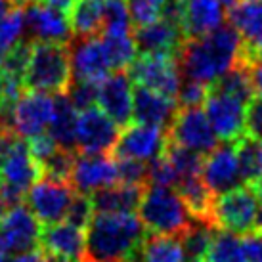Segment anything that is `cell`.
Listing matches in <instances>:
<instances>
[{"instance_id": "cell-1", "label": "cell", "mask_w": 262, "mask_h": 262, "mask_svg": "<svg viewBox=\"0 0 262 262\" xmlns=\"http://www.w3.org/2000/svg\"><path fill=\"white\" fill-rule=\"evenodd\" d=\"M243 40L230 23H222L219 29L203 37L188 38L178 54L180 71L186 79L211 86L233 66L241 63Z\"/></svg>"}, {"instance_id": "cell-2", "label": "cell", "mask_w": 262, "mask_h": 262, "mask_svg": "<svg viewBox=\"0 0 262 262\" xmlns=\"http://www.w3.org/2000/svg\"><path fill=\"white\" fill-rule=\"evenodd\" d=\"M86 230V260L90 262H128L147 237L136 214L96 212Z\"/></svg>"}, {"instance_id": "cell-3", "label": "cell", "mask_w": 262, "mask_h": 262, "mask_svg": "<svg viewBox=\"0 0 262 262\" xmlns=\"http://www.w3.org/2000/svg\"><path fill=\"white\" fill-rule=\"evenodd\" d=\"M69 44L59 42H33V52L23 86L33 92L44 94H67L73 82Z\"/></svg>"}, {"instance_id": "cell-4", "label": "cell", "mask_w": 262, "mask_h": 262, "mask_svg": "<svg viewBox=\"0 0 262 262\" xmlns=\"http://www.w3.org/2000/svg\"><path fill=\"white\" fill-rule=\"evenodd\" d=\"M138 219L151 235L182 237L193 219L174 188L146 186L138 207Z\"/></svg>"}, {"instance_id": "cell-5", "label": "cell", "mask_w": 262, "mask_h": 262, "mask_svg": "<svg viewBox=\"0 0 262 262\" xmlns=\"http://www.w3.org/2000/svg\"><path fill=\"white\" fill-rule=\"evenodd\" d=\"M260 199L262 197L251 184H241L239 188L220 193L214 197L212 203V226L216 230H226L239 235L255 232Z\"/></svg>"}, {"instance_id": "cell-6", "label": "cell", "mask_w": 262, "mask_h": 262, "mask_svg": "<svg viewBox=\"0 0 262 262\" xmlns=\"http://www.w3.org/2000/svg\"><path fill=\"white\" fill-rule=\"evenodd\" d=\"M44 176L42 167L29 149V144L23 140L14 151L10 153L2 165H0V193L6 199L10 207L21 205L35 184Z\"/></svg>"}, {"instance_id": "cell-7", "label": "cell", "mask_w": 262, "mask_h": 262, "mask_svg": "<svg viewBox=\"0 0 262 262\" xmlns=\"http://www.w3.org/2000/svg\"><path fill=\"white\" fill-rule=\"evenodd\" d=\"M167 136L170 144L186 147L203 157L219 147V136L212 130L203 107H188L176 111L172 123L167 128Z\"/></svg>"}, {"instance_id": "cell-8", "label": "cell", "mask_w": 262, "mask_h": 262, "mask_svg": "<svg viewBox=\"0 0 262 262\" xmlns=\"http://www.w3.org/2000/svg\"><path fill=\"white\" fill-rule=\"evenodd\" d=\"M128 77L140 86H146L153 92L176 100L180 90V63L174 56L159 54H138V58L128 67Z\"/></svg>"}, {"instance_id": "cell-9", "label": "cell", "mask_w": 262, "mask_h": 262, "mask_svg": "<svg viewBox=\"0 0 262 262\" xmlns=\"http://www.w3.org/2000/svg\"><path fill=\"white\" fill-rule=\"evenodd\" d=\"M75 188L69 182L56 180L50 176H42L33 188L27 191L25 201L31 212L37 216L40 224H56L63 222L67 209L75 197Z\"/></svg>"}, {"instance_id": "cell-10", "label": "cell", "mask_w": 262, "mask_h": 262, "mask_svg": "<svg viewBox=\"0 0 262 262\" xmlns=\"http://www.w3.org/2000/svg\"><path fill=\"white\" fill-rule=\"evenodd\" d=\"M203 110L219 140L235 144L245 136V111H247L245 102L209 88Z\"/></svg>"}, {"instance_id": "cell-11", "label": "cell", "mask_w": 262, "mask_h": 262, "mask_svg": "<svg viewBox=\"0 0 262 262\" xmlns=\"http://www.w3.org/2000/svg\"><path fill=\"white\" fill-rule=\"evenodd\" d=\"M121 126L115 124L100 107H90L79 113L77 121V151L82 155L111 153L119 140Z\"/></svg>"}, {"instance_id": "cell-12", "label": "cell", "mask_w": 262, "mask_h": 262, "mask_svg": "<svg viewBox=\"0 0 262 262\" xmlns=\"http://www.w3.org/2000/svg\"><path fill=\"white\" fill-rule=\"evenodd\" d=\"M167 130L147 124H128L119 134L111 155L115 159H132L149 163L165 153L167 147Z\"/></svg>"}, {"instance_id": "cell-13", "label": "cell", "mask_w": 262, "mask_h": 262, "mask_svg": "<svg viewBox=\"0 0 262 262\" xmlns=\"http://www.w3.org/2000/svg\"><path fill=\"white\" fill-rule=\"evenodd\" d=\"M54 119V96L25 90L14 103V132L25 140L46 134Z\"/></svg>"}, {"instance_id": "cell-14", "label": "cell", "mask_w": 262, "mask_h": 262, "mask_svg": "<svg viewBox=\"0 0 262 262\" xmlns=\"http://www.w3.org/2000/svg\"><path fill=\"white\" fill-rule=\"evenodd\" d=\"M40 222L29 207L15 205L0 222V243L8 249L10 255L31 253L40 243Z\"/></svg>"}, {"instance_id": "cell-15", "label": "cell", "mask_w": 262, "mask_h": 262, "mask_svg": "<svg viewBox=\"0 0 262 262\" xmlns=\"http://www.w3.org/2000/svg\"><path fill=\"white\" fill-rule=\"evenodd\" d=\"M71 69L75 80L102 82L111 73V61L102 37H75L69 42Z\"/></svg>"}, {"instance_id": "cell-16", "label": "cell", "mask_w": 262, "mask_h": 262, "mask_svg": "<svg viewBox=\"0 0 262 262\" xmlns=\"http://www.w3.org/2000/svg\"><path fill=\"white\" fill-rule=\"evenodd\" d=\"M69 184L79 193L92 195L94 191L119 184L117 159L111 153L105 155H82L79 153L75 159Z\"/></svg>"}, {"instance_id": "cell-17", "label": "cell", "mask_w": 262, "mask_h": 262, "mask_svg": "<svg viewBox=\"0 0 262 262\" xmlns=\"http://www.w3.org/2000/svg\"><path fill=\"white\" fill-rule=\"evenodd\" d=\"M201 178L207 184V188L212 191V195H220V193H226V191L245 184L243 176H241L235 144L224 142L222 146L209 153L203 161Z\"/></svg>"}, {"instance_id": "cell-18", "label": "cell", "mask_w": 262, "mask_h": 262, "mask_svg": "<svg viewBox=\"0 0 262 262\" xmlns=\"http://www.w3.org/2000/svg\"><path fill=\"white\" fill-rule=\"evenodd\" d=\"M228 19L243 40L241 63L251 67L262 56V0H241L228 12Z\"/></svg>"}, {"instance_id": "cell-19", "label": "cell", "mask_w": 262, "mask_h": 262, "mask_svg": "<svg viewBox=\"0 0 262 262\" xmlns=\"http://www.w3.org/2000/svg\"><path fill=\"white\" fill-rule=\"evenodd\" d=\"M23 14H25V27L29 29V37L33 42H71V27L67 14L37 0H33L23 8Z\"/></svg>"}, {"instance_id": "cell-20", "label": "cell", "mask_w": 262, "mask_h": 262, "mask_svg": "<svg viewBox=\"0 0 262 262\" xmlns=\"http://www.w3.org/2000/svg\"><path fill=\"white\" fill-rule=\"evenodd\" d=\"M132 80L126 71L110 73L98 86V107L121 128L132 123Z\"/></svg>"}, {"instance_id": "cell-21", "label": "cell", "mask_w": 262, "mask_h": 262, "mask_svg": "<svg viewBox=\"0 0 262 262\" xmlns=\"http://www.w3.org/2000/svg\"><path fill=\"white\" fill-rule=\"evenodd\" d=\"M38 247L46 256L66 258L71 262L86 260V233L69 222L48 224L40 232Z\"/></svg>"}, {"instance_id": "cell-22", "label": "cell", "mask_w": 262, "mask_h": 262, "mask_svg": "<svg viewBox=\"0 0 262 262\" xmlns=\"http://www.w3.org/2000/svg\"><path fill=\"white\" fill-rule=\"evenodd\" d=\"M178 111V103L172 98L153 92L136 84L132 90V119L138 124L157 126L167 130Z\"/></svg>"}, {"instance_id": "cell-23", "label": "cell", "mask_w": 262, "mask_h": 262, "mask_svg": "<svg viewBox=\"0 0 262 262\" xmlns=\"http://www.w3.org/2000/svg\"><path fill=\"white\" fill-rule=\"evenodd\" d=\"M134 40H136L138 54H159V56L178 58L188 38L180 27L165 19H157L146 27H138L134 31Z\"/></svg>"}, {"instance_id": "cell-24", "label": "cell", "mask_w": 262, "mask_h": 262, "mask_svg": "<svg viewBox=\"0 0 262 262\" xmlns=\"http://www.w3.org/2000/svg\"><path fill=\"white\" fill-rule=\"evenodd\" d=\"M146 186H132V184H115L110 188L94 191L90 199L96 212H110V214H134L138 212L142 195Z\"/></svg>"}, {"instance_id": "cell-25", "label": "cell", "mask_w": 262, "mask_h": 262, "mask_svg": "<svg viewBox=\"0 0 262 262\" xmlns=\"http://www.w3.org/2000/svg\"><path fill=\"white\" fill-rule=\"evenodd\" d=\"M224 21L220 0H184V33L186 38L203 37L219 29Z\"/></svg>"}, {"instance_id": "cell-26", "label": "cell", "mask_w": 262, "mask_h": 262, "mask_svg": "<svg viewBox=\"0 0 262 262\" xmlns=\"http://www.w3.org/2000/svg\"><path fill=\"white\" fill-rule=\"evenodd\" d=\"M77 121H79V111L73 107L67 94L54 96V119L48 134L59 147L69 151L77 149Z\"/></svg>"}, {"instance_id": "cell-27", "label": "cell", "mask_w": 262, "mask_h": 262, "mask_svg": "<svg viewBox=\"0 0 262 262\" xmlns=\"http://www.w3.org/2000/svg\"><path fill=\"white\" fill-rule=\"evenodd\" d=\"M105 2L107 0H73L67 19L75 37H96L102 33Z\"/></svg>"}, {"instance_id": "cell-28", "label": "cell", "mask_w": 262, "mask_h": 262, "mask_svg": "<svg viewBox=\"0 0 262 262\" xmlns=\"http://www.w3.org/2000/svg\"><path fill=\"white\" fill-rule=\"evenodd\" d=\"M176 191L180 193L184 205L188 207L189 214L193 220L199 222H211V212H212V203L214 197L212 191L207 188V184L203 182L201 174L199 176H189V178H182L176 184Z\"/></svg>"}, {"instance_id": "cell-29", "label": "cell", "mask_w": 262, "mask_h": 262, "mask_svg": "<svg viewBox=\"0 0 262 262\" xmlns=\"http://www.w3.org/2000/svg\"><path fill=\"white\" fill-rule=\"evenodd\" d=\"M140 262H186L180 237L149 233L140 249Z\"/></svg>"}, {"instance_id": "cell-30", "label": "cell", "mask_w": 262, "mask_h": 262, "mask_svg": "<svg viewBox=\"0 0 262 262\" xmlns=\"http://www.w3.org/2000/svg\"><path fill=\"white\" fill-rule=\"evenodd\" d=\"M212 90L224 92L228 96H233L241 102L249 103L255 98V86H253V77H251V67L245 63L233 66L228 73H224L219 80H214L211 86Z\"/></svg>"}, {"instance_id": "cell-31", "label": "cell", "mask_w": 262, "mask_h": 262, "mask_svg": "<svg viewBox=\"0 0 262 262\" xmlns=\"http://www.w3.org/2000/svg\"><path fill=\"white\" fill-rule=\"evenodd\" d=\"M214 235H216V228L212 224L193 220L191 226H189L188 230L184 232L182 237H180L186 260H189V262L207 260V255H209V251H211Z\"/></svg>"}, {"instance_id": "cell-32", "label": "cell", "mask_w": 262, "mask_h": 262, "mask_svg": "<svg viewBox=\"0 0 262 262\" xmlns=\"http://www.w3.org/2000/svg\"><path fill=\"white\" fill-rule=\"evenodd\" d=\"M102 42L107 50L111 67L115 71H124L138 58V48L134 33H102Z\"/></svg>"}, {"instance_id": "cell-33", "label": "cell", "mask_w": 262, "mask_h": 262, "mask_svg": "<svg viewBox=\"0 0 262 262\" xmlns=\"http://www.w3.org/2000/svg\"><path fill=\"white\" fill-rule=\"evenodd\" d=\"M207 262H247L243 235L226 230H216Z\"/></svg>"}, {"instance_id": "cell-34", "label": "cell", "mask_w": 262, "mask_h": 262, "mask_svg": "<svg viewBox=\"0 0 262 262\" xmlns=\"http://www.w3.org/2000/svg\"><path fill=\"white\" fill-rule=\"evenodd\" d=\"M241 176L245 184H255L262 176V142L243 136L235 142Z\"/></svg>"}, {"instance_id": "cell-35", "label": "cell", "mask_w": 262, "mask_h": 262, "mask_svg": "<svg viewBox=\"0 0 262 262\" xmlns=\"http://www.w3.org/2000/svg\"><path fill=\"white\" fill-rule=\"evenodd\" d=\"M25 14L23 8H12L6 15L0 17V61L25 40Z\"/></svg>"}, {"instance_id": "cell-36", "label": "cell", "mask_w": 262, "mask_h": 262, "mask_svg": "<svg viewBox=\"0 0 262 262\" xmlns=\"http://www.w3.org/2000/svg\"><path fill=\"white\" fill-rule=\"evenodd\" d=\"M168 138V136H167ZM165 155L170 161V165L174 167L176 174H178V182L182 178H189V176H199L203 170V161L205 157L195 151H189L186 147H180L176 144L167 142L165 147Z\"/></svg>"}, {"instance_id": "cell-37", "label": "cell", "mask_w": 262, "mask_h": 262, "mask_svg": "<svg viewBox=\"0 0 262 262\" xmlns=\"http://www.w3.org/2000/svg\"><path fill=\"white\" fill-rule=\"evenodd\" d=\"M31 52H33V40H21L6 58L0 61L4 75L10 79H17L23 82V77H25V71L29 66Z\"/></svg>"}, {"instance_id": "cell-38", "label": "cell", "mask_w": 262, "mask_h": 262, "mask_svg": "<svg viewBox=\"0 0 262 262\" xmlns=\"http://www.w3.org/2000/svg\"><path fill=\"white\" fill-rule=\"evenodd\" d=\"M75 159L77 155L69 149H63V147H58L56 151L52 153L48 159L42 163V172L44 176H50V178H56V180H63V182H69L71 178V170H73Z\"/></svg>"}, {"instance_id": "cell-39", "label": "cell", "mask_w": 262, "mask_h": 262, "mask_svg": "<svg viewBox=\"0 0 262 262\" xmlns=\"http://www.w3.org/2000/svg\"><path fill=\"white\" fill-rule=\"evenodd\" d=\"M163 4L165 0H126L132 25L138 29L161 19Z\"/></svg>"}, {"instance_id": "cell-40", "label": "cell", "mask_w": 262, "mask_h": 262, "mask_svg": "<svg viewBox=\"0 0 262 262\" xmlns=\"http://www.w3.org/2000/svg\"><path fill=\"white\" fill-rule=\"evenodd\" d=\"M147 184L159 188H176L178 174L165 153L147 163Z\"/></svg>"}, {"instance_id": "cell-41", "label": "cell", "mask_w": 262, "mask_h": 262, "mask_svg": "<svg viewBox=\"0 0 262 262\" xmlns=\"http://www.w3.org/2000/svg\"><path fill=\"white\" fill-rule=\"evenodd\" d=\"M98 86L100 82H90V80H75L67 90V98L71 100L73 107L77 111H84L90 107H96L98 103Z\"/></svg>"}, {"instance_id": "cell-42", "label": "cell", "mask_w": 262, "mask_h": 262, "mask_svg": "<svg viewBox=\"0 0 262 262\" xmlns=\"http://www.w3.org/2000/svg\"><path fill=\"white\" fill-rule=\"evenodd\" d=\"M94 214H96V211H94V205H92L90 195L77 191L71 205H69V209H67L66 222L77 226L80 230H86L88 224L94 219Z\"/></svg>"}, {"instance_id": "cell-43", "label": "cell", "mask_w": 262, "mask_h": 262, "mask_svg": "<svg viewBox=\"0 0 262 262\" xmlns=\"http://www.w3.org/2000/svg\"><path fill=\"white\" fill-rule=\"evenodd\" d=\"M209 96V86L197 80L186 79L184 84H180V90L176 94L178 110H188V107H201Z\"/></svg>"}, {"instance_id": "cell-44", "label": "cell", "mask_w": 262, "mask_h": 262, "mask_svg": "<svg viewBox=\"0 0 262 262\" xmlns=\"http://www.w3.org/2000/svg\"><path fill=\"white\" fill-rule=\"evenodd\" d=\"M119 184L147 186V163L132 159H117Z\"/></svg>"}, {"instance_id": "cell-45", "label": "cell", "mask_w": 262, "mask_h": 262, "mask_svg": "<svg viewBox=\"0 0 262 262\" xmlns=\"http://www.w3.org/2000/svg\"><path fill=\"white\" fill-rule=\"evenodd\" d=\"M245 136L262 142V96H255L245 111Z\"/></svg>"}, {"instance_id": "cell-46", "label": "cell", "mask_w": 262, "mask_h": 262, "mask_svg": "<svg viewBox=\"0 0 262 262\" xmlns=\"http://www.w3.org/2000/svg\"><path fill=\"white\" fill-rule=\"evenodd\" d=\"M247 262H262V232H251L243 235Z\"/></svg>"}, {"instance_id": "cell-47", "label": "cell", "mask_w": 262, "mask_h": 262, "mask_svg": "<svg viewBox=\"0 0 262 262\" xmlns=\"http://www.w3.org/2000/svg\"><path fill=\"white\" fill-rule=\"evenodd\" d=\"M251 77H253V86L255 92L262 96V56L251 66Z\"/></svg>"}, {"instance_id": "cell-48", "label": "cell", "mask_w": 262, "mask_h": 262, "mask_svg": "<svg viewBox=\"0 0 262 262\" xmlns=\"http://www.w3.org/2000/svg\"><path fill=\"white\" fill-rule=\"evenodd\" d=\"M10 262H48V258H46L42 251H31V253H23V255L14 256Z\"/></svg>"}, {"instance_id": "cell-49", "label": "cell", "mask_w": 262, "mask_h": 262, "mask_svg": "<svg viewBox=\"0 0 262 262\" xmlns=\"http://www.w3.org/2000/svg\"><path fill=\"white\" fill-rule=\"evenodd\" d=\"M37 2H42V4H46V6L56 8V10L63 12V14H67L69 8H71V4H73V0H37Z\"/></svg>"}, {"instance_id": "cell-50", "label": "cell", "mask_w": 262, "mask_h": 262, "mask_svg": "<svg viewBox=\"0 0 262 262\" xmlns=\"http://www.w3.org/2000/svg\"><path fill=\"white\" fill-rule=\"evenodd\" d=\"M10 209H12V207L6 203V199H4V197H2V193H0V222L4 220V216L8 214V211H10Z\"/></svg>"}, {"instance_id": "cell-51", "label": "cell", "mask_w": 262, "mask_h": 262, "mask_svg": "<svg viewBox=\"0 0 262 262\" xmlns=\"http://www.w3.org/2000/svg\"><path fill=\"white\" fill-rule=\"evenodd\" d=\"M12 8L14 6H12V2H10V0H0V17H2V15H6Z\"/></svg>"}, {"instance_id": "cell-52", "label": "cell", "mask_w": 262, "mask_h": 262, "mask_svg": "<svg viewBox=\"0 0 262 262\" xmlns=\"http://www.w3.org/2000/svg\"><path fill=\"white\" fill-rule=\"evenodd\" d=\"M239 2H241V0H220V4H222V8H224L226 12H230V10L237 6Z\"/></svg>"}, {"instance_id": "cell-53", "label": "cell", "mask_w": 262, "mask_h": 262, "mask_svg": "<svg viewBox=\"0 0 262 262\" xmlns=\"http://www.w3.org/2000/svg\"><path fill=\"white\" fill-rule=\"evenodd\" d=\"M4 84H6V75L0 67V100H2V94H4Z\"/></svg>"}, {"instance_id": "cell-54", "label": "cell", "mask_w": 262, "mask_h": 262, "mask_svg": "<svg viewBox=\"0 0 262 262\" xmlns=\"http://www.w3.org/2000/svg\"><path fill=\"white\" fill-rule=\"evenodd\" d=\"M12 2V6L14 8H25L29 2H33V0H10Z\"/></svg>"}, {"instance_id": "cell-55", "label": "cell", "mask_w": 262, "mask_h": 262, "mask_svg": "<svg viewBox=\"0 0 262 262\" xmlns=\"http://www.w3.org/2000/svg\"><path fill=\"white\" fill-rule=\"evenodd\" d=\"M255 232H262V205H260V209H258V219H256Z\"/></svg>"}, {"instance_id": "cell-56", "label": "cell", "mask_w": 262, "mask_h": 262, "mask_svg": "<svg viewBox=\"0 0 262 262\" xmlns=\"http://www.w3.org/2000/svg\"><path fill=\"white\" fill-rule=\"evenodd\" d=\"M251 186H253V188H255L256 191H258V195L262 197V176H260V178H258V180H256L255 184H251Z\"/></svg>"}, {"instance_id": "cell-57", "label": "cell", "mask_w": 262, "mask_h": 262, "mask_svg": "<svg viewBox=\"0 0 262 262\" xmlns=\"http://www.w3.org/2000/svg\"><path fill=\"white\" fill-rule=\"evenodd\" d=\"M48 262H71V260H66V258H56V256H46Z\"/></svg>"}, {"instance_id": "cell-58", "label": "cell", "mask_w": 262, "mask_h": 262, "mask_svg": "<svg viewBox=\"0 0 262 262\" xmlns=\"http://www.w3.org/2000/svg\"><path fill=\"white\" fill-rule=\"evenodd\" d=\"M195 262H207V260H195Z\"/></svg>"}, {"instance_id": "cell-59", "label": "cell", "mask_w": 262, "mask_h": 262, "mask_svg": "<svg viewBox=\"0 0 262 262\" xmlns=\"http://www.w3.org/2000/svg\"><path fill=\"white\" fill-rule=\"evenodd\" d=\"M84 262H90V260H84Z\"/></svg>"}]
</instances>
